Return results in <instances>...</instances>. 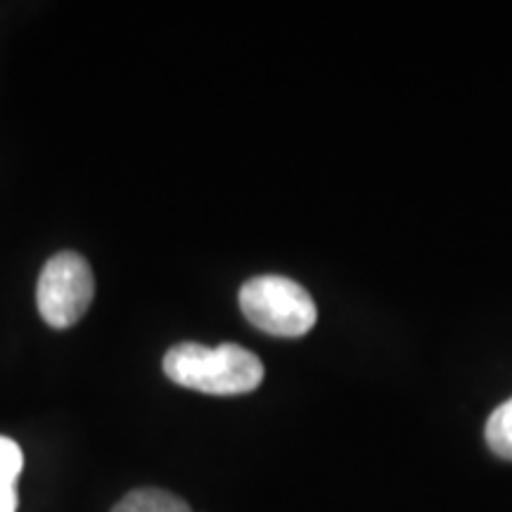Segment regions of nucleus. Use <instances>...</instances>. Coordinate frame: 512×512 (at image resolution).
Returning a JSON list of instances; mask_svg holds the SVG:
<instances>
[{
	"label": "nucleus",
	"mask_w": 512,
	"mask_h": 512,
	"mask_svg": "<svg viewBox=\"0 0 512 512\" xmlns=\"http://www.w3.org/2000/svg\"><path fill=\"white\" fill-rule=\"evenodd\" d=\"M112 512H192L181 496L164 489H136L114 505Z\"/></svg>",
	"instance_id": "39448f33"
},
{
	"label": "nucleus",
	"mask_w": 512,
	"mask_h": 512,
	"mask_svg": "<svg viewBox=\"0 0 512 512\" xmlns=\"http://www.w3.org/2000/svg\"><path fill=\"white\" fill-rule=\"evenodd\" d=\"M486 444L498 458L512 460V399L496 408L486 420Z\"/></svg>",
	"instance_id": "423d86ee"
},
{
	"label": "nucleus",
	"mask_w": 512,
	"mask_h": 512,
	"mask_svg": "<svg viewBox=\"0 0 512 512\" xmlns=\"http://www.w3.org/2000/svg\"><path fill=\"white\" fill-rule=\"evenodd\" d=\"M164 375L192 392L240 396L254 392L264 382V363L238 344L204 347L197 342H183L166 351Z\"/></svg>",
	"instance_id": "f257e3e1"
},
{
	"label": "nucleus",
	"mask_w": 512,
	"mask_h": 512,
	"mask_svg": "<svg viewBox=\"0 0 512 512\" xmlns=\"http://www.w3.org/2000/svg\"><path fill=\"white\" fill-rule=\"evenodd\" d=\"M240 309L254 328L275 337H302L316 325L311 294L285 275H256L240 290Z\"/></svg>",
	"instance_id": "f03ea898"
},
{
	"label": "nucleus",
	"mask_w": 512,
	"mask_h": 512,
	"mask_svg": "<svg viewBox=\"0 0 512 512\" xmlns=\"http://www.w3.org/2000/svg\"><path fill=\"white\" fill-rule=\"evenodd\" d=\"M24 456L15 439L0 437V512H17V479L22 475Z\"/></svg>",
	"instance_id": "20e7f679"
},
{
	"label": "nucleus",
	"mask_w": 512,
	"mask_h": 512,
	"mask_svg": "<svg viewBox=\"0 0 512 512\" xmlns=\"http://www.w3.org/2000/svg\"><path fill=\"white\" fill-rule=\"evenodd\" d=\"M95 297L93 268L76 252L50 256L36 287V304L50 328L67 330L86 316Z\"/></svg>",
	"instance_id": "7ed1b4c3"
}]
</instances>
